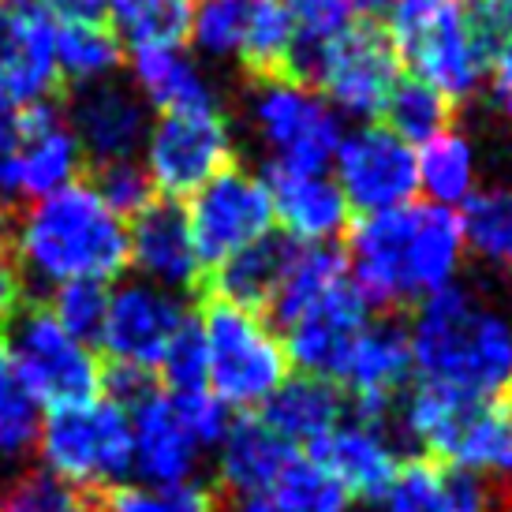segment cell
Segmentation results:
<instances>
[{
  "mask_svg": "<svg viewBox=\"0 0 512 512\" xmlns=\"http://www.w3.org/2000/svg\"><path fill=\"white\" fill-rule=\"evenodd\" d=\"M292 460H296V449L281 434H273L258 415H243L221 438L217 483L240 501L258 498L285 475Z\"/></svg>",
  "mask_w": 512,
  "mask_h": 512,
  "instance_id": "cb8c5ba5",
  "label": "cell"
},
{
  "mask_svg": "<svg viewBox=\"0 0 512 512\" xmlns=\"http://www.w3.org/2000/svg\"><path fill=\"white\" fill-rule=\"evenodd\" d=\"M236 165V146L221 109L161 113L146 131V176L161 199H184Z\"/></svg>",
  "mask_w": 512,
  "mask_h": 512,
  "instance_id": "30bf717a",
  "label": "cell"
},
{
  "mask_svg": "<svg viewBox=\"0 0 512 512\" xmlns=\"http://www.w3.org/2000/svg\"><path fill=\"white\" fill-rule=\"evenodd\" d=\"M57 86L49 15L34 4H0V101L27 109L57 98Z\"/></svg>",
  "mask_w": 512,
  "mask_h": 512,
  "instance_id": "2e32d148",
  "label": "cell"
},
{
  "mask_svg": "<svg viewBox=\"0 0 512 512\" xmlns=\"http://www.w3.org/2000/svg\"><path fill=\"white\" fill-rule=\"evenodd\" d=\"M464 251L460 217L445 206H412L363 214L348 232V281L367 307H408L453 281Z\"/></svg>",
  "mask_w": 512,
  "mask_h": 512,
  "instance_id": "6da1fadb",
  "label": "cell"
},
{
  "mask_svg": "<svg viewBox=\"0 0 512 512\" xmlns=\"http://www.w3.org/2000/svg\"><path fill=\"white\" fill-rule=\"evenodd\" d=\"M408 348L423 385L479 400L512 385V318L464 285H445L423 299Z\"/></svg>",
  "mask_w": 512,
  "mask_h": 512,
  "instance_id": "7a4b0ae2",
  "label": "cell"
},
{
  "mask_svg": "<svg viewBox=\"0 0 512 512\" xmlns=\"http://www.w3.org/2000/svg\"><path fill=\"white\" fill-rule=\"evenodd\" d=\"M337 176L348 206L363 214L397 210L415 195L419 169L412 146L385 128H359L337 146Z\"/></svg>",
  "mask_w": 512,
  "mask_h": 512,
  "instance_id": "5bb4252c",
  "label": "cell"
},
{
  "mask_svg": "<svg viewBox=\"0 0 512 512\" xmlns=\"http://www.w3.org/2000/svg\"><path fill=\"white\" fill-rule=\"evenodd\" d=\"M172 404H176V412L184 415L187 430L195 434V441H199L202 449H206V445H221V438H225V430H228V419H225V404H221L210 389L176 393Z\"/></svg>",
  "mask_w": 512,
  "mask_h": 512,
  "instance_id": "7bdbcfd3",
  "label": "cell"
},
{
  "mask_svg": "<svg viewBox=\"0 0 512 512\" xmlns=\"http://www.w3.org/2000/svg\"><path fill=\"white\" fill-rule=\"evenodd\" d=\"M344 408H348V397H344L341 385H333L329 378L303 374V378H292V382L281 385L262 404L258 419L273 434H281L288 445H307L311 449L314 441H322L326 434L341 427Z\"/></svg>",
  "mask_w": 512,
  "mask_h": 512,
  "instance_id": "4316f807",
  "label": "cell"
},
{
  "mask_svg": "<svg viewBox=\"0 0 512 512\" xmlns=\"http://www.w3.org/2000/svg\"><path fill=\"white\" fill-rule=\"evenodd\" d=\"M49 8L60 23H101V15H109V0H49Z\"/></svg>",
  "mask_w": 512,
  "mask_h": 512,
  "instance_id": "bcb514c9",
  "label": "cell"
},
{
  "mask_svg": "<svg viewBox=\"0 0 512 512\" xmlns=\"http://www.w3.org/2000/svg\"><path fill=\"white\" fill-rule=\"evenodd\" d=\"M23 277H19V266L15 262H0V329L8 326V318L19 311L23 303Z\"/></svg>",
  "mask_w": 512,
  "mask_h": 512,
  "instance_id": "f6af8a7d",
  "label": "cell"
},
{
  "mask_svg": "<svg viewBox=\"0 0 512 512\" xmlns=\"http://www.w3.org/2000/svg\"><path fill=\"white\" fill-rule=\"evenodd\" d=\"M187 326L184 303L157 285H124L109 292V311L101 326V352L109 363L150 370L161 367V359L176 341V333Z\"/></svg>",
  "mask_w": 512,
  "mask_h": 512,
  "instance_id": "4fadbf2b",
  "label": "cell"
},
{
  "mask_svg": "<svg viewBox=\"0 0 512 512\" xmlns=\"http://www.w3.org/2000/svg\"><path fill=\"white\" fill-rule=\"evenodd\" d=\"M258 12H262V0H202L191 12V38L214 57L243 60Z\"/></svg>",
  "mask_w": 512,
  "mask_h": 512,
  "instance_id": "e575fe53",
  "label": "cell"
},
{
  "mask_svg": "<svg viewBox=\"0 0 512 512\" xmlns=\"http://www.w3.org/2000/svg\"><path fill=\"white\" fill-rule=\"evenodd\" d=\"M38 438H42L38 397L30 393L8 352L0 348V456L19 460L38 445Z\"/></svg>",
  "mask_w": 512,
  "mask_h": 512,
  "instance_id": "8d00e7d4",
  "label": "cell"
},
{
  "mask_svg": "<svg viewBox=\"0 0 512 512\" xmlns=\"http://www.w3.org/2000/svg\"><path fill=\"white\" fill-rule=\"evenodd\" d=\"M408 370H412L408 329H400L397 322H378L363 329V337L356 341L337 378L344 382V397L356 408V423L385 427L400 385L408 382Z\"/></svg>",
  "mask_w": 512,
  "mask_h": 512,
  "instance_id": "ac0fdd59",
  "label": "cell"
},
{
  "mask_svg": "<svg viewBox=\"0 0 512 512\" xmlns=\"http://www.w3.org/2000/svg\"><path fill=\"white\" fill-rule=\"evenodd\" d=\"M400 423L419 449H427L430 460L512 479V427L490 400L419 385L404 404Z\"/></svg>",
  "mask_w": 512,
  "mask_h": 512,
  "instance_id": "5b68a950",
  "label": "cell"
},
{
  "mask_svg": "<svg viewBox=\"0 0 512 512\" xmlns=\"http://www.w3.org/2000/svg\"><path fill=\"white\" fill-rule=\"evenodd\" d=\"M15 139H19V195L45 199L60 187L75 184V172L83 169V150L68 128V116H60L57 98L19 109Z\"/></svg>",
  "mask_w": 512,
  "mask_h": 512,
  "instance_id": "ffe728a7",
  "label": "cell"
},
{
  "mask_svg": "<svg viewBox=\"0 0 512 512\" xmlns=\"http://www.w3.org/2000/svg\"><path fill=\"white\" fill-rule=\"evenodd\" d=\"M0 4H30V0H0Z\"/></svg>",
  "mask_w": 512,
  "mask_h": 512,
  "instance_id": "816d5d0a",
  "label": "cell"
},
{
  "mask_svg": "<svg viewBox=\"0 0 512 512\" xmlns=\"http://www.w3.org/2000/svg\"><path fill=\"white\" fill-rule=\"evenodd\" d=\"M501 415L509 419V427H512V385L505 389V404H501Z\"/></svg>",
  "mask_w": 512,
  "mask_h": 512,
  "instance_id": "f907efd6",
  "label": "cell"
},
{
  "mask_svg": "<svg viewBox=\"0 0 512 512\" xmlns=\"http://www.w3.org/2000/svg\"><path fill=\"white\" fill-rule=\"evenodd\" d=\"M161 370H165V382H169V393H199V389H210L206 385V348H202V329L199 322L187 318V326L176 333V341L169 344V352L161 359Z\"/></svg>",
  "mask_w": 512,
  "mask_h": 512,
  "instance_id": "b9f144b4",
  "label": "cell"
},
{
  "mask_svg": "<svg viewBox=\"0 0 512 512\" xmlns=\"http://www.w3.org/2000/svg\"><path fill=\"white\" fill-rule=\"evenodd\" d=\"M98 512H217L214 486H109L94 498Z\"/></svg>",
  "mask_w": 512,
  "mask_h": 512,
  "instance_id": "74e56055",
  "label": "cell"
},
{
  "mask_svg": "<svg viewBox=\"0 0 512 512\" xmlns=\"http://www.w3.org/2000/svg\"><path fill=\"white\" fill-rule=\"evenodd\" d=\"M42 456L49 475H57L60 483L79 490L120 486V479L135 468L128 412L113 400L57 408L42 430Z\"/></svg>",
  "mask_w": 512,
  "mask_h": 512,
  "instance_id": "ba28073f",
  "label": "cell"
},
{
  "mask_svg": "<svg viewBox=\"0 0 512 512\" xmlns=\"http://www.w3.org/2000/svg\"><path fill=\"white\" fill-rule=\"evenodd\" d=\"M311 464L326 471L348 498L359 501H382L400 468L382 427H367V423H341L333 434L314 441Z\"/></svg>",
  "mask_w": 512,
  "mask_h": 512,
  "instance_id": "7402d4cb",
  "label": "cell"
},
{
  "mask_svg": "<svg viewBox=\"0 0 512 512\" xmlns=\"http://www.w3.org/2000/svg\"><path fill=\"white\" fill-rule=\"evenodd\" d=\"M292 255H296V240H288V236H262V240L236 251L232 258H225L221 266L206 273L202 296L225 299V303L251 314L270 311Z\"/></svg>",
  "mask_w": 512,
  "mask_h": 512,
  "instance_id": "d4e9b609",
  "label": "cell"
},
{
  "mask_svg": "<svg viewBox=\"0 0 512 512\" xmlns=\"http://www.w3.org/2000/svg\"><path fill=\"white\" fill-rule=\"evenodd\" d=\"M128 255L135 270L157 281L165 292H195L202 296L206 288V270L199 262L195 240H191V225L180 202L172 199H150L135 214L128 236Z\"/></svg>",
  "mask_w": 512,
  "mask_h": 512,
  "instance_id": "e0dca14e",
  "label": "cell"
},
{
  "mask_svg": "<svg viewBox=\"0 0 512 512\" xmlns=\"http://www.w3.org/2000/svg\"><path fill=\"white\" fill-rule=\"evenodd\" d=\"M385 34L397 60L449 105L475 94L494 53L512 38L486 0H397Z\"/></svg>",
  "mask_w": 512,
  "mask_h": 512,
  "instance_id": "3957f363",
  "label": "cell"
},
{
  "mask_svg": "<svg viewBox=\"0 0 512 512\" xmlns=\"http://www.w3.org/2000/svg\"><path fill=\"white\" fill-rule=\"evenodd\" d=\"M15 262L45 285L113 281L131 262L124 221L90 191L68 184L30 206L15 225Z\"/></svg>",
  "mask_w": 512,
  "mask_h": 512,
  "instance_id": "277c9868",
  "label": "cell"
},
{
  "mask_svg": "<svg viewBox=\"0 0 512 512\" xmlns=\"http://www.w3.org/2000/svg\"><path fill=\"white\" fill-rule=\"evenodd\" d=\"M251 124L270 150V169L322 176L341 146V120L311 86L288 79H255Z\"/></svg>",
  "mask_w": 512,
  "mask_h": 512,
  "instance_id": "9c48e42d",
  "label": "cell"
},
{
  "mask_svg": "<svg viewBox=\"0 0 512 512\" xmlns=\"http://www.w3.org/2000/svg\"><path fill=\"white\" fill-rule=\"evenodd\" d=\"M191 0H109L116 34L131 49L143 45H180L191 34Z\"/></svg>",
  "mask_w": 512,
  "mask_h": 512,
  "instance_id": "836d02e7",
  "label": "cell"
},
{
  "mask_svg": "<svg viewBox=\"0 0 512 512\" xmlns=\"http://www.w3.org/2000/svg\"><path fill=\"white\" fill-rule=\"evenodd\" d=\"M240 512H348V494L311 460H292L277 483L240 501Z\"/></svg>",
  "mask_w": 512,
  "mask_h": 512,
  "instance_id": "4dcf8cb0",
  "label": "cell"
},
{
  "mask_svg": "<svg viewBox=\"0 0 512 512\" xmlns=\"http://www.w3.org/2000/svg\"><path fill=\"white\" fill-rule=\"evenodd\" d=\"M419 169V184L427 187L434 206L453 210L456 202L471 195V180H475V157L471 146L460 131H438L434 139L423 143V154L415 157Z\"/></svg>",
  "mask_w": 512,
  "mask_h": 512,
  "instance_id": "d6a6232c",
  "label": "cell"
},
{
  "mask_svg": "<svg viewBox=\"0 0 512 512\" xmlns=\"http://www.w3.org/2000/svg\"><path fill=\"white\" fill-rule=\"evenodd\" d=\"M45 307L60 322L64 333H72L79 344H94L101 341V326H105V311H109V292L98 281H68V285H57V292H53V299Z\"/></svg>",
  "mask_w": 512,
  "mask_h": 512,
  "instance_id": "ab89813d",
  "label": "cell"
},
{
  "mask_svg": "<svg viewBox=\"0 0 512 512\" xmlns=\"http://www.w3.org/2000/svg\"><path fill=\"white\" fill-rule=\"evenodd\" d=\"M131 423V460L139 475L150 479V486H176L191 483L199 468L202 445L187 430L184 415L165 389H154L146 400H139L128 412Z\"/></svg>",
  "mask_w": 512,
  "mask_h": 512,
  "instance_id": "44dd1931",
  "label": "cell"
},
{
  "mask_svg": "<svg viewBox=\"0 0 512 512\" xmlns=\"http://www.w3.org/2000/svg\"><path fill=\"white\" fill-rule=\"evenodd\" d=\"M311 83L326 94L337 109L352 116H382L385 101L400 83V60L378 23H352L318 53Z\"/></svg>",
  "mask_w": 512,
  "mask_h": 512,
  "instance_id": "7c38bea8",
  "label": "cell"
},
{
  "mask_svg": "<svg viewBox=\"0 0 512 512\" xmlns=\"http://www.w3.org/2000/svg\"><path fill=\"white\" fill-rule=\"evenodd\" d=\"M378 505L382 512H486L490 486L475 471L412 456L397 468Z\"/></svg>",
  "mask_w": 512,
  "mask_h": 512,
  "instance_id": "603a6c76",
  "label": "cell"
},
{
  "mask_svg": "<svg viewBox=\"0 0 512 512\" xmlns=\"http://www.w3.org/2000/svg\"><path fill=\"white\" fill-rule=\"evenodd\" d=\"M68 128L83 150V161L109 165V161H131V154L146 139V109L128 86L94 83L75 90L68 109Z\"/></svg>",
  "mask_w": 512,
  "mask_h": 512,
  "instance_id": "d6986e66",
  "label": "cell"
},
{
  "mask_svg": "<svg viewBox=\"0 0 512 512\" xmlns=\"http://www.w3.org/2000/svg\"><path fill=\"white\" fill-rule=\"evenodd\" d=\"M90 191L98 195L116 217H135L154 199V184L135 161H109L90 169Z\"/></svg>",
  "mask_w": 512,
  "mask_h": 512,
  "instance_id": "60d3db41",
  "label": "cell"
},
{
  "mask_svg": "<svg viewBox=\"0 0 512 512\" xmlns=\"http://www.w3.org/2000/svg\"><path fill=\"white\" fill-rule=\"evenodd\" d=\"M57 75L72 90L94 86L120 68V42L105 23H60L53 30Z\"/></svg>",
  "mask_w": 512,
  "mask_h": 512,
  "instance_id": "f546056e",
  "label": "cell"
},
{
  "mask_svg": "<svg viewBox=\"0 0 512 512\" xmlns=\"http://www.w3.org/2000/svg\"><path fill=\"white\" fill-rule=\"evenodd\" d=\"M0 348L15 363L19 378L38 400L57 408L90 404L101 393V359L64 333L45 303H19V311L0 329Z\"/></svg>",
  "mask_w": 512,
  "mask_h": 512,
  "instance_id": "52a82bcc",
  "label": "cell"
},
{
  "mask_svg": "<svg viewBox=\"0 0 512 512\" xmlns=\"http://www.w3.org/2000/svg\"><path fill=\"white\" fill-rule=\"evenodd\" d=\"M0 512H98V505L90 490L60 483L49 471H27L0 494Z\"/></svg>",
  "mask_w": 512,
  "mask_h": 512,
  "instance_id": "f35d334b",
  "label": "cell"
},
{
  "mask_svg": "<svg viewBox=\"0 0 512 512\" xmlns=\"http://www.w3.org/2000/svg\"><path fill=\"white\" fill-rule=\"evenodd\" d=\"M131 75L161 113H206L221 109L217 90L199 64L180 53V45H143L131 49Z\"/></svg>",
  "mask_w": 512,
  "mask_h": 512,
  "instance_id": "83f0119b",
  "label": "cell"
},
{
  "mask_svg": "<svg viewBox=\"0 0 512 512\" xmlns=\"http://www.w3.org/2000/svg\"><path fill=\"white\" fill-rule=\"evenodd\" d=\"M348 277V262H344V251L329 247V243H296V255L288 262L285 281L277 288V296L270 303V318L277 326H292L299 314L311 307L314 299L329 292V288Z\"/></svg>",
  "mask_w": 512,
  "mask_h": 512,
  "instance_id": "f1b7e54d",
  "label": "cell"
},
{
  "mask_svg": "<svg viewBox=\"0 0 512 512\" xmlns=\"http://www.w3.org/2000/svg\"><path fill=\"white\" fill-rule=\"evenodd\" d=\"M184 214L187 225H191V240H195L202 270L210 273L236 251L270 236L273 202L258 176L232 165L221 176H214L202 191L191 195V206Z\"/></svg>",
  "mask_w": 512,
  "mask_h": 512,
  "instance_id": "8fae6325",
  "label": "cell"
},
{
  "mask_svg": "<svg viewBox=\"0 0 512 512\" xmlns=\"http://www.w3.org/2000/svg\"><path fill=\"white\" fill-rule=\"evenodd\" d=\"M509 512H512V509H509Z\"/></svg>",
  "mask_w": 512,
  "mask_h": 512,
  "instance_id": "f5cc1de1",
  "label": "cell"
},
{
  "mask_svg": "<svg viewBox=\"0 0 512 512\" xmlns=\"http://www.w3.org/2000/svg\"><path fill=\"white\" fill-rule=\"evenodd\" d=\"M363 329H367V299L344 277L288 326V363L296 359L307 374L333 382V378H341Z\"/></svg>",
  "mask_w": 512,
  "mask_h": 512,
  "instance_id": "9a60e30c",
  "label": "cell"
},
{
  "mask_svg": "<svg viewBox=\"0 0 512 512\" xmlns=\"http://www.w3.org/2000/svg\"><path fill=\"white\" fill-rule=\"evenodd\" d=\"M494 86H490V101L512 120V38H505L498 53H494Z\"/></svg>",
  "mask_w": 512,
  "mask_h": 512,
  "instance_id": "ee69618b",
  "label": "cell"
},
{
  "mask_svg": "<svg viewBox=\"0 0 512 512\" xmlns=\"http://www.w3.org/2000/svg\"><path fill=\"white\" fill-rule=\"evenodd\" d=\"M486 8H490V12L498 15L501 23L512 30V0H486Z\"/></svg>",
  "mask_w": 512,
  "mask_h": 512,
  "instance_id": "c3c4849f",
  "label": "cell"
},
{
  "mask_svg": "<svg viewBox=\"0 0 512 512\" xmlns=\"http://www.w3.org/2000/svg\"><path fill=\"white\" fill-rule=\"evenodd\" d=\"M449 116L453 105L419 79H400L382 109V120L389 124L385 131H393L404 143H427L438 131H449Z\"/></svg>",
  "mask_w": 512,
  "mask_h": 512,
  "instance_id": "d590c367",
  "label": "cell"
},
{
  "mask_svg": "<svg viewBox=\"0 0 512 512\" xmlns=\"http://www.w3.org/2000/svg\"><path fill=\"white\" fill-rule=\"evenodd\" d=\"M15 217L12 206H0V262H15Z\"/></svg>",
  "mask_w": 512,
  "mask_h": 512,
  "instance_id": "7dc6e473",
  "label": "cell"
},
{
  "mask_svg": "<svg viewBox=\"0 0 512 512\" xmlns=\"http://www.w3.org/2000/svg\"><path fill=\"white\" fill-rule=\"evenodd\" d=\"M202 348H206V385L221 404L251 408L285 385V344L262 326V318L240 311L225 299L202 296Z\"/></svg>",
  "mask_w": 512,
  "mask_h": 512,
  "instance_id": "8992f818",
  "label": "cell"
},
{
  "mask_svg": "<svg viewBox=\"0 0 512 512\" xmlns=\"http://www.w3.org/2000/svg\"><path fill=\"white\" fill-rule=\"evenodd\" d=\"M359 8H370V12H378V8H393L397 0H356Z\"/></svg>",
  "mask_w": 512,
  "mask_h": 512,
  "instance_id": "681fc988",
  "label": "cell"
},
{
  "mask_svg": "<svg viewBox=\"0 0 512 512\" xmlns=\"http://www.w3.org/2000/svg\"><path fill=\"white\" fill-rule=\"evenodd\" d=\"M460 232L475 255L512 277V187H490L464 199Z\"/></svg>",
  "mask_w": 512,
  "mask_h": 512,
  "instance_id": "1f68e13d",
  "label": "cell"
},
{
  "mask_svg": "<svg viewBox=\"0 0 512 512\" xmlns=\"http://www.w3.org/2000/svg\"><path fill=\"white\" fill-rule=\"evenodd\" d=\"M266 176H270L266 191L273 202V217L285 225L288 240L326 243L348 225V199L333 180L277 169H266Z\"/></svg>",
  "mask_w": 512,
  "mask_h": 512,
  "instance_id": "484cf974",
  "label": "cell"
}]
</instances>
